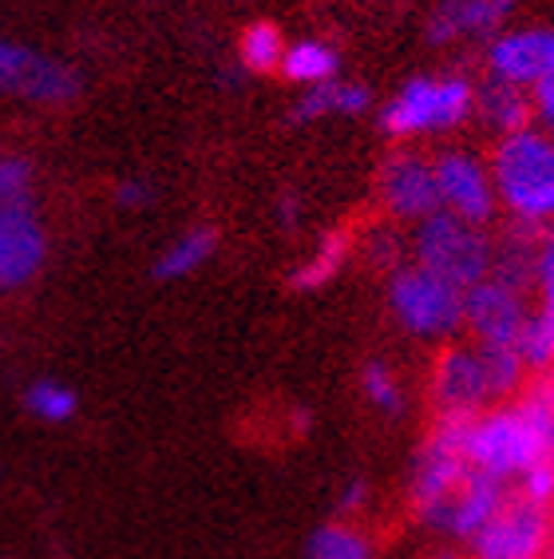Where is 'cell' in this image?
Instances as JSON below:
<instances>
[{
  "instance_id": "cell-26",
  "label": "cell",
  "mask_w": 554,
  "mask_h": 559,
  "mask_svg": "<svg viewBox=\"0 0 554 559\" xmlns=\"http://www.w3.org/2000/svg\"><path fill=\"white\" fill-rule=\"evenodd\" d=\"M361 393H364V401H369L376 413H384V417H396V413L405 409V393H400V381H396V373L384 366L381 357L364 361V369H361Z\"/></svg>"
},
{
  "instance_id": "cell-7",
  "label": "cell",
  "mask_w": 554,
  "mask_h": 559,
  "mask_svg": "<svg viewBox=\"0 0 554 559\" xmlns=\"http://www.w3.org/2000/svg\"><path fill=\"white\" fill-rule=\"evenodd\" d=\"M554 512L527 504L519 496H507L499 516L471 539V559H543L546 539H551Z\"/></svg>"
},
{
  "instance_id": "cell-12",
  "label": "cell",
  "mask_w": 554,
  "mask_h": 559,
  "mask_svg": "<svg viewBox=\"0 0 554 559\" xmlns=\"http://www.w3.org/2000/svg\"><path fill=\"white\" fill-rule=\"evenodd\" d=\"M0 92H16V96L40 99V104H68L80 92V75L60 60L0 40Z\"/></svg>"
},
{
  "instance_id": "cell-23",
  "label": "cell",
  "mask_w": 554,
  "mask_h": 559,
  "mask_svg": "<svg viewBox=\"0 0 554 559\" xmlns=\"http://www.w3.org/2000/svg\"><path fill=\"white\" fill-rule=\"evenodd\" d=\"M480 111L483 119H487L491 128L499 131V135H515V131H527L531 128V99L522 96L519 87H507V84H495L491 80V87L483 92L480 99Z\"/></svg>"
},
{
  "instance_id": "cell-25",
  "label": "cell",
  "mask_w": 554,
  "mask_h": 559,
  "mask_svg": "<svg viewBox=\"0 0 554 559\" xmlns=\"http://www.w3.org/2000/svg\"><path fill=\"white\" fill-rule=\"evenodd\" d=\"M238 52H242V64L250 72H274L281 64V56H286V40H281V28L269 21H257L250 24L242 33V44H238Z\"/></svg>"
},
{
  "instance_id": "cell-1",
  "label": "cell",
  "mask_w": 554,
  "mask_h": 559,
  "mask_svg": "<svg viewBox=\"0 0 554 559\" xmlns=\"http://www.w3.org/2000/svg\"><path fill=\"white\" fill-rule=\"evenodd\" d=\"M554 456V373L534 377L507 405L483 409L468 429L471 473L519 480L531 464Z\"/></svg>"
},
{
  "instance_id": "cell-2",
  "label": "cell",
  "mask_w": 554,
  "mask_h": 559,
  "mask_svg": "<svg viewBox=\"0 0 554 559\" xmlns=\"http://www.w3.org/2000/svg\"><path fill=\"white\" fill-rule=\"evenodd\" d=\"M491 187L522 226H543L554 218V140L543 131L503 135L491 155Z\"/></svg>"
},
{
  "instance_id": "cell-18",
  "label": "cell",
  "mask_w": 554,
  "mask_h": 559,
  "mask_svg": "<svg viewBox=\"0 0 554 559\" xmlns=\"http://www.w3.org/2000/svg\"><path fill=\"white\" fill-rule=\"evenodd\" d=\"M281 75L293 80V84H305V87H317V84H329L337 80V68H341V56L333 52L329 44L321 40H298L293 48H286L281 56Z\"/></svg>"
},
{
  "instance_id": "cell-33",
  "label": "cell",
  "mask_w": 554,
  "mask_h": 559,
  "mask_svg": "<svg viewBox=\"0 0 554 559\" xmlns=\"http://www.w3.org/2000/svg\"><path fill=\"white\" fill-rule=\"evenodd\" d=\"M147 199H150L147 183H123L119 187V203L123 206H147Z\"/></svg>"
},
{
  "instance_id": "cell-32",
  "label": "cell",
  "mask_w": 554,
  "mask_h": 559,
  "mask_svg": "<svg viewBox=\"0 0 554 559\" xmlns=\"http://www.w3.org/2000/svg\"><path fill=\"white\" fill-rule=\"evenodd\" d=\"M531 92V116L543 123V135L554 140V75H546L543 84H534Z\"/></svg>"
},
{
  "instance_id": "cell-16",
  "label": "cell",
  "mask_w": 554,
  "mask_h": 559,
  "mask_svg": "<svg viewBox=\"0 0 554 559\" xmlns=\"http://www.w3.org/2000/svg\"><path fill=\"white\" fill-rule=\"evenodd\" d=\"M515 12V0H444L432 21H427V40L451 44L463 36L499 33L507 16Z\"/></svg>"
},
{
  "instance_id": "cell-10",
  "label": "cell",
  "mask_w": 554,
  "mask_h": 559,
  "mask_svg": "<svg viewBox=\"0 0 554 559\" xmlns=\"http://www.w3.org/2000/svg\"><path fill=\"white\" fill-rule=\"evenodd\" d=\"M522 322H527V301H522V290H515L511 282L483 278L480 286H471L463 294V325L471 330L480 349L515 345Z\"/></svg>"
},
{
  "instance_id": "cell-22",
  "label": "cell",
  "mask_w": 554,
  "mask_h": 559,
  "mask_svg": "<svg viewBox=\"0 0 554 559\" xmlns=\"http://www.w3.org/2000/svg\"><path fill=\"white\" fill-rule=\"evenodd\" d=\"M480 369H483V385H487V401H503L515 397L522 385H527V369H522L515 345H491V349H480Z\"/></svg>"
},
{
  "instance_id": "cell-28",
  "label": "cell",
  "mask_w": 554,
  "mask_h": 559,
  "mask_svg": "<svg viewBox=\"0 0 554 559\" xmlns=\"http://www.w3.org/2000/svg\"><path fill=\"white\" fill-rule=\"evenodd\" d=\"M519 500L527 504L543 508V512H554V456L551 461H539L531 464L527 473L519 476V488H511Z\"/></svg>"
},
{
  "instance_id": "cell-30",
  "label": "cell",
  "mask_w": 554,
  "mask_h": 559,
  "mask_svg": "<svg viewBox=\"0 0 554 559\" xmlns=\"http://www.w3.org/2000/svg\"><path fill=\"white\" fill-rule=\"evenodd\" d=\"M531 278L539 282V294H543V318L554 325V235H546L539 247H534V266Z\"/></svg>"
},
{
  "instance_id": "cell-9",
  "label": "cell",
  "mask_w": 554,
  "mask_h": 559,
  "mask_svg": "<svg viewBox=\"0 0 554 559\" xmlns=\"http://www.w3.org/2000/svg\"><path fill=\"white\" fill-rule=\"evenodd\" d=\"M381 203L393 218L405 223H424L439 215V191L432 159L416 155V151H396L381 167Z\"/></svg>"
},
{
  "instance_id": "cell-35",
  "label": "cell",
  "mask_w": 554,
  "mask_h": 559,
  "mask_svg": "<svg viewBox=\"0 0 554 559\" xmlns=\"http://www.w3.org/2000/svg\"><path fill=\"white\" fill-rule=\"evenodd\" d=\"M436 559H463V556H459V551H439Z\"/></svg>"
},
{
  "instance_id": "cell-20",
  "label": "cell",
  "mask_w": 554,
  "mask_h": 559,
  "mask_svg": "<svg viewBox=\"0 0 554 559\" xmlns=\"http://www.w3.org/2000/svg\"><path fill=\"white\" fill-rule=\"evenodd\" d=\"M345 259H349V230H333V235L321 238V247L313 250L310 259L289 274V286L293 290H321L325 282H333L341 274Z\"/></svg>"
},
{
  "instance_id": "cell-11",
  "label": "cell",
  "mask_w": 554,
  "mask_h": 559,
  "mask_svg": "<svg viewBox=\"0 0 554 559\" xmlns=\"http://www.w3.org/2000/svg\"><path fill=\"white\" fill-rule=\"evenodd\" d=\"M487 68L495 84L534 87L554 75V28H515L499 33L487 48Z\"/></svg>"
},
{
  "instance_id": "cell-3",
  "label": "cell",
  "mask_w": 554,
  "mask_h": 559,
  "mask_svg": "<svg viewBox=\"0 0 554 559\" xmlns=\"http://www.w3.org/2000/svg\"><path fill=\"white\" fill-rule=\"evenodd\" d=\"M475 417L459 413H439L427 429L424 444L412 464V512L420 524L439 527L448 524V508L456 500L459 485L468 480V429Z\"/></svg>"
},
{
  "instance_id": "cell-6",
  "label": "cell",
  "mask_w": 554,
  "mask_h": 559,
  "mask_svg": "<svg viewBox=\"0 0 554 559\" xmlns=\"http://www.w3.org/2000/svg\"><path fill=\"white\" fill-rule=\"evenodd\" d=\"M388 306L393 318L412 337L444 342L463 325V294L451 290L448 282L432 278L420 266H396L388 278Z\"/></svg>"
},
{
  "instance_id": "cell-14",
  "label": "cell",
  "mask_w": 554,
  "mask_h": 559,
  "mask_svg": "<svg viewBox=\"0 0 554 559\" xmlns=\"http://www.w3.org/2000/svg\"><path fill=\"white\" fill-rule=\"evenodd\" d=\"M48 254L40 218L33 206H0V290H21L33 282Z\"/></svg>"
},
{
  "instance_id": "cell-15",
  "label": "cell",
  "mask_w": 554,
  "mask_h": 559,
  "mask_svg": "<svg viewBox=\"0 0 554 559\" xmlns=\"http://www.w3.org/2000/svg\"><path fill=\"white\" fill-rule=\"evenodd\" d=\"M507 496H511V488L503 485V480L483 476V473H468V480L459 485L456 500H451V508H448L444 532H448L451 539H459V544H471L491 520L499 516V508L507 504Z\"/></svg>"
},
{
  "instance_id": "cell-21",
  "label": "cell",
  "mask_w": 554,
  "mask_h": 559,
  "mask_svg": "<svg viewBox=\"0 0 554 559\" xmlns=\"http://www.w3.org/2000/svg\"><path fill=\"white\" fill-rule=\"evenodd\" d=\"M214 247H218V235H214L210 226L186 230L179 242H171V247L162 250V259L155 262V278H162V282L186 278V274H194V270L210 259Z\"/></svg>"
},
{
  "instance_id": "cell-5",
  "label": "cell",
  "mask_w": 554,
  "mask_h": 559,
  "mask_svg": "<svg viewBox=\"0 0 554 559\" xmlns=\"http://www.w3.org/2000/svg\"><path fill=\"white\" fill-rule=\"evenodd\" d=\"M475 108V87L463 75H416L381 111V128L393 140L436 135L459 128Z\"/></svg>"
},
{
  "instance_id": "cell-17",
  "label": "cell",
  "mask_w": 554,
  "mask_h": 559,
  "mask_svg": "<svg viewBox=\"0 0 554 559\" xmlns=\"http://www.w3.org/2000/svg\"><path fill=\"white\" fill-rule=\"evenodd\" d=\"M369 87L364 84H349V80H329V84L310 87L305 96L298 99L293 108V119L298 123H313V119L325 116H361L369 108Z\"/></svg>"
},
{
  "instance_id": "cell-19",
  "label": "cell",
  "mask_w": 554,
  "mask_h": 559,
  "mask_svg": "<svg viewBox=\"0 0 554 559\" xmlns=\"http://www.w3.org/2000/svg\"><path fill=\"white\" fill-rule=\"evenodd\" d=\"M305 559H376V548L357 524L333 520L305 539Z\"/></svg>"
},
{
  "instance_id": "cell-24",
  "label": "cell",
  "mask_w": 554,
  "mask_h": 559,
  "mask_svg": "<svg viewBox=\"0 0 554 559\" xmlns=\"http://www.w3.org/2000/svg\"><path fill=\"white\" fill-rule=\"evenodd\" d=\"M515 354H519L527 377L554 373V325L543 313H527L519 337H515Z\"/></svg>"
},
{
  "instance_id": "cell-8",
  "label": "cell",
  "mask_w": 554,
  "mask_h": 559,
  "mask_svg": "<svg viewBox=\"0 0 554 559\" xmlns=\"http://www.w3.org/2000/svg\"><path fill=\"white\" fill-rule=\"evenodd\" d=\"M436 171V191H439V211L459 223L483 226L495 218V187L491 175L471 151H444L439 159H432Z\"/></svg>"
},
{
  "instance_id": "cell-4",
  "label": "cell",
  "mask_w": 554,
  "mask_h": 559,
  "mask_svg": "<svg viewBox=\"0 0 554 559\" xmlns=\"http://www.w3.org/2000/svg\"><path fill=\"white\" fill-rule=\"evenodd\" d=\"M412 254V266L448 282L451 290L459 294H468L471 286L491 278V266H495V250H491V238L483 235V226L459 223V218L444 215V211L416 223Z\"/></svg>"
},
{
  "instance_id": "cell-13",
  "label": "cell",
  "mask_w": 554,
  "mask_h": 559,
  "mask_svg": "<svg viewBox=\"0 0 554 559\" xmlns=\"http://www.w3.org/2000/svg\"><path fill=\"white\" fill-rule=\"evenodd\" d=\"M432 405L439 413H459V417H480L487 405V385H483L480 354L468 345H444L432 366Z\"/></svg>"
},
{
  "instance_id": "cell-34",
  "label": "cell",
  "mask_w": 554,
  "mask_h": 559,
  "mask_svg": "<svg viewBox=\"0 0 554 559\" xmlns=\"http://www.w3.org/2000/svg\"><path fill=\"white\" fill-rule=\"evenodd\" d=\"M543 559H554V520H551V539H546V551Z\"/></svg>"
},
{
  "instance_id": "cell-31",
  "label": "cell",
  "mask_w": 554,
  "mask_h": 559,
  "mask_svg": "<svg viewBox=\"0 0 554 559\" xmlns=\"http://www.w3.org/2000/svg\"><path fill=\"white\" fill-rule=\"evenodd\" d=\"M369 496H373L369 480H364V476H352L349 485L337 492V516H341L345 524H352L357 516H364V508H369Z\"/></svg>"
},
{
  "instance_id": "cell-29",
  "label": "cell",
  "mask_w": 554,
  "mask_h": 559,
  "mask_svg": "<svg viewBox=\"0 0 554 559\" xmlns=\"http://www.w3.org/2000/svg\"><path fill=\"white\" fill-rule=\"evenodd\" d=\"M33 167L24 159H0V206H28Z\"/></svg>"
},
{
  "instance_id": "cell-27",
  "label": "cell",
  "mask_w": 554,
  "mask_h": 559,
  "mask_svg": "<svg viewBox=\"0 0 554 559\" xmlns=\"http://www.w3.org/2000/svg\"><path fill=\"white\" fill-rule=\"evenodd\" d=\"M24 405H28V413H33V417L60 425V420L75 417V409H80V397H75L68 385H60V381H33V385H28V393H24Z\"/></svg>"
}]
</instances>
